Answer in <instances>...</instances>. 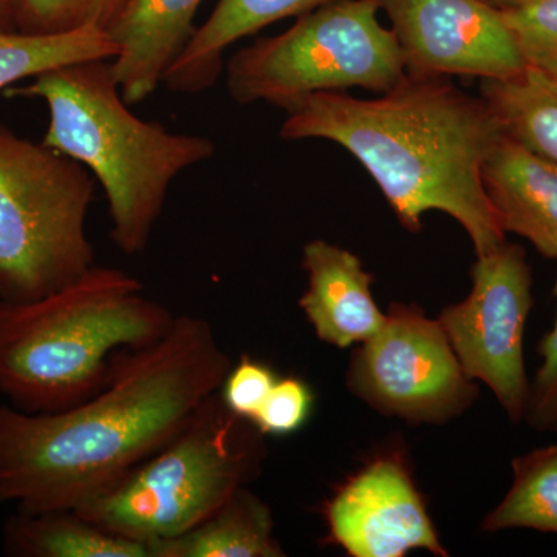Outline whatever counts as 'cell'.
Segmentation results:
<instances>
[{
  "label": "cell",
  "mask_w": 557,
  "mask_h": 557,
  "mask_svg": "<svg viewBox=\"0 0 557 557\" xmlns=\"http://www.w3.org/2000/svg\"><path fill=\"white\" fill-rule=\"evenodd\" d=\"M482 178L504 233L557 259V164L504 135L483 164Z\"/></svg>",
  "instance_id": "14"
},
{
  "label": "cell",
  "mask_w": 557,
  "mask_h": 557,
  "mask_svg": "<svg viewBox=\"0 0 557 557\" xmlns=\"http://www.w3.org/2000/svg\"><path fill=\"white\" fill-rule=\"evenodd\" d=\"M333 2L338 0H219L163 83L175 94L193 95L211 89L222 75L223 54L234 42L274 22L299 17Z\"/></svg>",
  "instance_id": "15"
},
{
  "label": "cell",
  "mask_w": 557,
  "mask_h": 557,
  "mask_svg": "<svg viewBox=\"0 0 557 557\" xmlns=\"http://www.w3.org/2000/svg\"><path fill=\"white\" fill-rule=\"evenodd\" d=\"M95 183L79 161L0 124V300L44 298L95 265Z\"/></svg>",
  "instance_id": "6"
},
{
  "label": "cell",
  "mask_w": 557,
  "mask_h": 557,
  "mask_svg": "<svg viewBox=\"0 0 557 557\" xmlns=\"http://www.w3.org/2000/svg\"><path fill=\"white\" fill-rule=\"evenodd\" d=\"M3 549L17 557H153L145 542L106 530L78 509H16L3 525Z\"/></svg>",
  "instance_id": "16"
},
{
  "label": "cell",
  "mask_w": 557,
  "mask_h": 557,
  "mask_svg": "<svg viewBox=\"0 0 557 557\" xmlns=\"http://www.w3.org/2000/svg\"><path fill=\"white\" fill-rule=\"evenodd\" d=\"M380 0H338L302 14L287 32L256 40L231 57L226 87L237 104L289 110L322 91L359 87L383 95L406 76Z\"/></svg>",
  "instance_id": "7"
},
{
  "label": "cell",
  "mask_w": 557,
  "mask_h": 557,
  "mask_svg": "<svg viewBox=\"0 0 557 557\" xmlns=\"http://www.w3.org/2000/svg\"><path fill=\"white\" fill-rule=\"evenodd\" d=\"M468 298L446 307L438 322L471 380L483 381L512 421L525 417L523 335L533 309L525 249L505 242L478 256Z\"/></svg>",
  "instance_id": "9"
},
{
  "label": "cell",
  "mask_w": 557,
  "mask_h": 557,
  "mask_svg": "<svg viewBox=\"0 0 557 557\" xmlns=\"http://www.w3.org/2000/svg\"><path fill=\"white\" fill-rule=\"evenodd\" d=\"M174 321L137 277L97 263L44 298L0 300V395L28 413L78 405L108 383L116 351L150 346Z\"/></svg>",
  "instance_id": "3"
},
{
  "label": "cell",
  "mask_w": 557,
  "mask_h": 557,
  "mask_svg": "<svg viewBox=\"0 0 557 557\" xmlns=\"http://www.w3.org/2000/svg\"><path fill=\"white\" fill-rule=\"evenodd\" d=\"M231 366L207 319L177 314L163 338L116 351L108 383L78 405H0V505L76 509L100 496L177 435Z\"/></svg>",
  "instance_id": "1"
},
{
  "label": "cell",
  "mask_w": 557,
  "mask_h": 557,
  "mask_svg": "<svg viewBox=\"0 0 557 557\" xmlns=\"http://www.w3.org/2000/svg\"><path fill=\"white\" fill-rule=\"evenodd\" d=\"M203 0H129L110 28L112 72L127 104L148 100L188 46Z\"/></svg>",
  "instance_id": "13"
},
{
  "label": "cell",
  "mask_w": 557,
  "mask_h": 557,
  "mask_svg": "<svg viewBox=\"0 0 557 557\" xmlns=\"http://www.w3.org/2000/svg\"><path fill=\"white\" fill-rule=\"evenodd\" d=\"M348 386L386 416L442 423L474 401L472 384L438 319L392 304L383 327L351 361Z\"/></svg>",
  "instance_id": "8"
},
{
  "label": "cell",
  "mask_w": 557,
  "mask_h": 557,
  "mask_svg": "<svg viewBox=\"0 0 557 557\" xmlns=\"http://www.w3.org/2000/svg\"><path fill=\"white\" fill-rule=\"evenodd\" d=\"M330 536L355 557L446 556L423 498L397 454L375 458L325 505Z\"/></svg>",
  "instance_id": "11"
},
{
  "label": "cell",
  "mask_w": 557,
  "mask_h": 557,
  "mask_svg": "<svg viewBox=\"0 0 557 557\" xmlns=\"http://www.w3.org/2000/svg\"><path fill=\"white\" fill-rule=\"evenodd\" d=\"M153 557H282L270 508L240 487L209 518L180 536L150 544Z\"/></svg>",
  "instance_id": "17"
},
{
  "label": "cell",
  "mask_w": 557,
  "mask_h": 557,
  "mask_svg": "<svg viewBox=\"0 0 557 557\" xmlns=\"http://www.w3.org/2000/svg\"><path fill=\"white\" fill-rule=\"evenodd\" d=\"M302 269L307 289L299 307L319 339L346 348L380 332L386 314L373 299L372 274L358 256L325 240H311L304 247Z\"/></svg>",
  "instance_id": "12"
},
{
  "label": "cell",
  "mask_w": 557,
  "mask_h": 557,
  "mask_svg": "<svg viewBox=\"0 0 557 557\" xmlns=\"http://www.w3.org/2000/svg\"><path fill=\"white\" fill-rule=\"evenodd\" d=\"M311 406L313 394L302 380L277 379L251 421L265 437L293 434L309 420Z\"/></svg>",
  "instance_id": "23"
},
{
  "label": "cell",
  "mask_w": 557,
  "mask_h": 557,
  "mask_svg": "<svg viewBox=\"0 0 557 557\" xmlns=\"http://www.w3.org/2000/svg\"><path fill=\"white\" fill-rule=\"evenodd\" d=\"M119 47L109 33L84 28L51 35L0 32V91L49 70L95 60H113Z\"/></svg>",
  "instance_id": "19"
},
{
  "label": "cell",
  "mask_w": 557,
  "mask_h": 557,
  "mask_svg": "<svg viewBox=\"0 0 557 557\" xmlns=\"http://www.w3.org/2000/svg\"><path fill=\"white\" fill-rule=\"evenodd\" d=\"M21 0H0V32H20Z\"/></svg>",
  "instance_id": "26"
},
{
  "label": "cell",
  "mask_w": 557,
  "mask_h": 557,
  "mask_svg": "<svg viewBox=\"0 0 557 557\" xmlns=\"http://www.w3.org/2000/svg\"><path fill=\"white\" fill-rule=\"evenodd\" d=\"M416 76L507 79L528 67L500 10L486 0H380Z\"/></svg>",
  "instance_id": "10"
},
{
  "label": "cell",
  "mask_w": 557,
  "mask_h": 557,
  "mask_svg": "<svg viewBox=\"0 0 557 557\" xmlns=\"http://www.w3.org/2000/svg\"><path fill=\"white\" fill-rule=\"evenodd\" d=\"M480 98L507 137L557 164V81L533 67L480 81Z\"/></svg>",
  "instance_id": "18"
},
{
  "label": "cell",
  "mask_w": 557,
  "mask_h": 557,
  "mask_svg": "<svg viewBox=\"0 0 557 557\" xmlns=\"http://www.w3.org/2000/svg\"><path fill=\"white\" fill-rule=\"evenodd\" d=\"M496 7L528 67L557 81V0H505Z\"/></svg>",
  "instance_id": "21"
},
{
  "label": "cell",
  "mask_w": 557,
  "mask_h": 557,
  "mask_svg": "<svg viewBox=\"0 0 557 557\" xmlns=\"http://www.w3.org/2000/svg\"><path fill=\"white\" fill-rule=\"evenodd\" d=\"M276 381V373L269 366L242 357L236 366H231L219 394L230 410L251 421Z\"/></svg>",
  "instance_id": "24"
},
{
  "label": "cell",
  "mask_w": 557,
  "mask_h": 557,
  "mask_svg": "<svg viewBox=\"0 0 557 557\" xmlns=\"http://www.w3.org/2000/svg\"><path fill=\"white\" fill-rule=\"evenodd\" d=\"M129 0H21L20 32L51 35L95 28L108 33Z\"/></svg>",
  "instance_id": "22"
},
{
  "label": "cell",
  "mask_w": 557,
  "mask_h": 557,
  "mask_svg": "<svg viewBox=\"0 0 557 557\" xmlns=\"http://www.w3.org/2000/svg\"><path fill=\"white\" fill-rule=\"evenodd\" d=\"M557 298V282L555 287ZM542 366L528 394L525 417L536 431L557 432V318L555 327L539 344Z\"/></svg>",
  "instance_id": "25"
},
{
  "label": "cell",
  "mask_w": 557,
  "mask_h": 557,
  "mask_svg": "<svg viewBox=\"0 0 557 557\" xmlns=\"http://www.w3.org/2000/svg\"><path fill=\"white\" fill-rule=\"evenodd\" d=\"M287 113L285 141L325 139L346 149L406 230L417 233L426 212L440 211L467 231L478 256L507 242L482 178L504 131L486 102L453 79L406 73L379 98L322 91Z\"/></svg>",
  "instance_id": "2"
},
{
  "label": "cell",
  "mask_w": 557,
  "mask_h": 557,
  "mask_svg": "<svg viewBox=\"0 0 557 557\" xmlns=\"http://www.w3.org/2000/svg\"><path fill=\"white\" fill-rule=\"evenodd\" d=\"M265 457V435L230 410L218 392L163 448L76 509L97 525L150 547L218 511L259 478Z\"/></svg>",
  "instance_id": "5"
},
{
  "label": "cell",
  "mask_w": 557,
  "mask_h": 557,
  "mask_svg": "<svg viewBox=\"0 0 557 557\" xmlns=\"http://www.w3.org/2000/svg\"><path fill=\"white\" fill-rule=\"evenodd\" d=\"M3 95L46 102L50 121L40 143L79 161L100 182L112 222L110 237L126 256L148 247L172 182L215 153L207 137L172 134L160 123L138 119L109 60L49 70Z\"/></svg>",
  "instance_id": "4"
},
{
  "label": "cell",
  "mask_w": 557,
  "mask_h": 557,
  "mask_svg": "<svg viewBox=\"0 0 557 557\" xmlns=\"http://www.w3.org/2000/svg\"><path fill=\"white\" fill-rule=\"evenodd\" d=\"M486 2L493 3V5H498V3L505 2V0H486Z\"/></svg>",
  "instance_id": "27"
},
{
  "label": "cell",
  "mask_w": 557,
  "mask_h": 557,
  "mask_svg": "<svg viewBox=\"0 0 557 557\" xmlns=\"http://www.w3.org/2000/svg\"><path fill=\"white\" fill-rule=\"evenodd\" d=\"M512 471V485L483 520V530L531 528L557 533V446L515 458Z\"/></svg>",
  "instance_id": "20"
}]
</instances>
